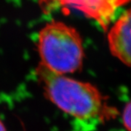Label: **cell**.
<instances>
[{
  "label": "cell",
  "instance_id": "3",
  "mask_svg": "<svg viewBox=\"0 0 131 131\" xmlns=\"http://www.w3.org/2000/svg\"><path fill=\"white\" fill-rule=\"evenodd\" d=\"M110 51L127 66L130 65V12L127 9L114 24L108 34Z\"/></svg>",
  "mask_w": 131,
  "mask_h": 131
},
{
  "label": "cell",
  "instance_id": "1",
  "mask_svg": "<svg viewBox=\"0 0 131 131\" xmlns=\"http://www.w3.org/2000/svg\"><path fill=\"white\" fill-rule=\"evenodd\" d=\"M36 72L46 98L64 112L82 120L94 118L101 112L103 98L92 84L58 74L41 62Z\"/></svg>",
  "mask_w": 131,
  "mask_h": 131
},
{
  "label": "cell",
  "instance_id": "4",
  "mask_svg": "<svg viewBox=\"0 0 131 131\" xmlns=\"http://www.w3.org/2000/svg\"><path fill=\"white\" fill-rule=\"evenodd\" d=\"M93 18L106 28L111 17L117 7L124 5L129 0H58Z\"/></svg>",
  "mask_w": 131,
  "mask_h": 131
},
{
  "label": "cell",
  "instance_id": "6",
  "mask_svg": "<svg viewBox=\"0 0 131 131\" xmlns=\"http://www.w3.org/2000/svg\"><path fill=\"white\" fill-rule=\"evenodd\" d=\"M0 131H7L6 130V128H5L4 124L2 123V120L0 119Z\"/></svg>",
  "mask_w": 131,
  "mask_h": 131
},
{
  "label": "cell",
  "instance_id": "2",
  "mask_svg": "<svg viewBox=\"0 0 131 131\" xmlns=\"http://www.w3.org/2000/svg\"><path fill=\"white\" fill-rule=\"evenodd\" d=\"M41 63L58 74L81 70L84 59L82 40L74 28L61 21L47 24L39 34Z\"/></svg>",
  "mask_w": 131,
  "mask_h": 131
},
{
  "label": "cell",
  "instance_id": "5",
  "mask_svg": "<svg viewBox=\"0 0 131 131\" xmlns=\"http://www.w3.org/2000/svg\"><path fill=\"white\" fill-rule=\"evenodd\" d=\"M131 105L130 102L127 103L123 109L122 113V121L124 126L127 131H130V112Z\"/></svg>",
  "mask_w": 131,
  "mask_h": 131
}]
</instances>
